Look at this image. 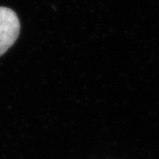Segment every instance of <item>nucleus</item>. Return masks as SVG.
Segmentation results:
<instances>
[{"mask_svg": "<svg viewBox=\"0 0 159 159\" xmlns=\"http://www.w3.org/2000/svg\"><path fill=\"white\" fill-rule=\"evenodd\" d=\"M20 32V23L16 12L0 6V57L14 44Z\"/></svg>", "mask_w": 159, "mask_h": 159, "instance_id": "nucleus-1", "label": "nucleus"}]
</instances>
